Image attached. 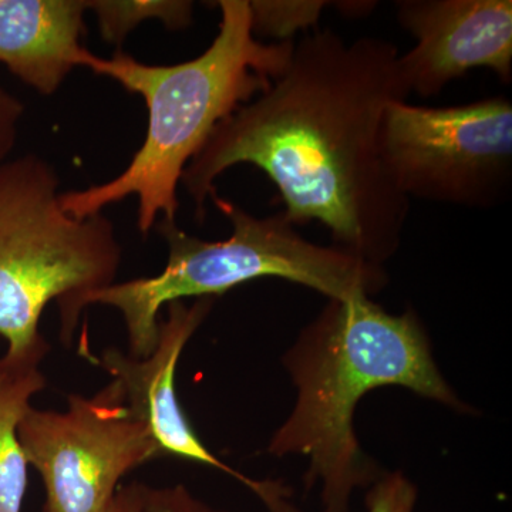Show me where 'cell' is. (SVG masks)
I'll list each match as a JSON object with an SVG mask.
<instances>
[{"instance_id": "1", "label": "cell", "mask_w": 512, "mask_h": 512, "mask_svg": "<svg viewBox=\"0 0 512 512\" xmlns=\"http://www.w3.org/2000/svg\"><path fill=\"white\" fill-rule=\"evenodd\" d=\"M399 56L380 37L348 43L332 29L303 36L284 72L222 120L185 168L181 184L198 220L217 197V178L251 164L274 181L292 224L320 222L335 247L383 266L410 211L379 143L387 107L410 96Z\"/></svg>"}, {"instance_id": "2", "label": "cell", "mask_w": 512, "mask_h": 512, "mask_svg": "<svg viewBox=\"0 0 512 512\" xmlns=\"http://www.w3.org/2000/svg\"><path fill=\"white\" fill-rule=\"evenodd\" d=\"M328 301L284 356L296 400L268 453L308 458L303 481L306 491L318 490L320 512H350L357 488L382 474L353 426L367 393L399 386L457 412L471 409L441 375L416 312L392 315L366 295Z\"/></svg>"}, {"instance_id": "3", "label": "cell", "mask_w": 512, "mask_h": 512, "mask_svg": "<svg viewBox=\"0 0 512 512\" xmlns=\"http://www.w3.org/2000/svg\"><path fill=\"white\" fill-rule=\"evenodd\" d=\"M212 45L187 62L156 66L126 53L103 59L87 53L83 67L110 77L147 104L143 146L126 170L107 183L62 192L64 211L92 217L130 195L138 200L137 227L147 237L161 221H177L178 184L214 128L268 89L284 72L293 43H265L252 32L248 0H222Z\"/></svg>"}, {"instance_id": "4", "label": "cell", "mask_w": 512, "mask_h": 512, "mask_svg": "<svg viewBox=\"0 0 512 512\" xmlns=\"http://www.w3.org/2000/svg\"><path fill=\"white\" fill-rule=\"evenodd\" d=\"M212 201L231 222V237L204 241L187 234L177 221L158 222V234L168 247L163 272L86 293L60 318L64 342L73 339L80 315L89 305L116 308L126 325L128 355L144 359L156 348L161 308L171 302L215 298L264 278L285 279L330 301H346L382 291L389 281L383 266L302 237L284 211L255 217L218 195Z\"/></svg>"}, {"instance_id": "5", "label": "cell", "mask_w": 512, "mask_h": 512, "mask_svg": "<svg viewBox=\"0 0 512 512\" xmlns=\"http://www.w3.org/2000/svg\"><path fill=\"white\" fill-rule=\"evenodd\" d=\"M60 177L37 154L0 163V336L6 352L47 345L43 311L60 318L86 293L116 282L121 247L103 215L76 218L60 202Z\"/></svg>"}, {"instance_id": "6", "label": "cell", "mask_w": 512, "mask_h": 512, "mask_svg": "<svg viewBox=\"0 0 512 512\" xmlns=\"http://www.w3.org/2000/svg\"><path fill=\"white\" fill-rule=\"evenodd\" d=\"M380 156L407 200L491 210L512 190V103L507 97L414 106L394 101L384 113Z\"/></svg>"}, {"instance_id": "7", "label": "cell", "mask_w": 512, "mask_h": 512, "mask_svg": "<svg viewBox=\"0 0 512 512\" xmlns=\"http://www.w3.org/2000/svg\"><path fill=\"white\" fill-rule=\"evenodd\" d=\"M18 436L45 485L43 512H104L128 473L163 456L116 379L69 394L64 412L30 406Z\"/></svg>"}, {"instance_id": "8", "label": "cell", "mask_w": 512, "mask_h": 512, "mask_svg": "<svg viewBox=\"0 0 512 512\" xmlns=\"http://www.w3.org/2000/svg\"><path fill=\"white\" fill-rule=\"evenodd\" d=\"M215 298H198L191 305H167V318L158 323L156 348L144 359L120 349L106 348L99 357L87 355L97 366L119 380L131 412L147 424L163 456L220 470L234 477L262 501L268 512H302L293 504L292 491L281 481L254 480L222 463L204 446L192 429L175 389L180 357L194 333L210 315Z\"/></svg>"}, {"instance_id": "9", "label": "cell", "mask_w": 512, "mask_h": 512, "mask_svg": "<svg viewBox=\"0 0 512 512\" xmlns=\"http://www.w3.org/2000/svg\"><path fill=\"white\" fill-rule=\"evenodd\" d=\"M397 20L416 39L399 56L409 94L436 96L473 69L512 80L511 0H400Z\"/></svg>"}, {"instance_id": "10", "label": "cell", "mask_w": 512, "mask_h": 512, "mask_svg": "<svg viewBox=\"0 0 512 512\" xmlns=\"http://www.w3.org/2000/svg\"><path fill=\"white\" fill-rule=\"evenodd\" d=\"M86 12L83 0H0V63L52 96L89 53L80 45Z\"/></svg>"}, {"instance_id": "11", "label": "cell", "mask_w": 512, "mask_h": 512, "mask_svg": "<svg viewBox=\"0 0 512 512\" xmlns=\"http://www.w3.org/2000/svg\"><path fill=\"white\" fill-rule=\"evenodd\" d=\"M50 345L0 357V512H22L29 461L20 444V420L32 399L47 387L40 370Z\"/></svg>"}, {"instance_id": "12", "label": "cell", "mask_w": 512, "mask_h": 512, "mask_svg": "<svg viewBox=\"0 0 512 512\" xmlns=\"http://www.w3.org/2000/svg\"><path fill=\"white\" fill-rule=\"evenodd\" d=\"M86 3L87 10L96 13L103 39L114 45H120L144 20L160 19L168 29L175 30L187 28L192 19L191 2L94 0Z\"/></svg>"}, {"instance_id": "13", "label": "cell", "mask_w": 512, "mask_h": 512, "mask_svg": "<svg viewBox=\"0 0 512 512\" xmlns=\"http://www.w3.org/2000/svg\"><path fill=\"white\" fill-rule=\"evenodd\" d=\"M328 5L323 0H252L249 2L252 32L279 43L289 42L302 30L316 29Z\"/></svg>"}, {"instance_id": "14", "label": "cell", "mask_w": 512, "mask_h": 512, "mask_svg": "<svg viewBox=\"0 0 512 512\" xmlns=\"http://www.w3.org/2000/svg\"><path fill=\"white\" fill-rule=\"evenodd\" d=\"M419 491L402 471L380 474L365 497L367 512H416Z\"/></svg>"}, {"instance_id": "15", "label": "cell", "mask_w": 512, "mask_h": 512, "mask_svg": "<svg viewBox=\"0 0 512 512\" xmlns=\"http://www.w3.org/2000/svg\"><path fill=\"white\" fill-rule=\"evenodd\" d=\"M146 512H229L212 507L183 484L154 488L146 485Z\"/></svg>"}, {"instance_id": "16", "label": "cell", "mask_w": 512, "mask_h": 512, "mask_svg": "<svg viewBox=\"0 0 512 512\" xmlns=\"http://www.w3.org/2000/svg\"><path fill=\"white\" fill-rule=\"evenodd\" d=\"M26 107L0 83V163L8 160L18 144L19 127Z\"/></svg>"}, {"instance_id": "17", "label": "cell", "mask_w": 512, "mask_h": 512, "mask_svg": "<svg viewBox=\"0 0 512 512\" xmlns=\"http://www.w3.org/2000/svg\"><path fill=\"white\" fill-rule=\"evenodd\" d=\"M104 512H146V484L120 485Z\"/></svg>"}]
</instances>
